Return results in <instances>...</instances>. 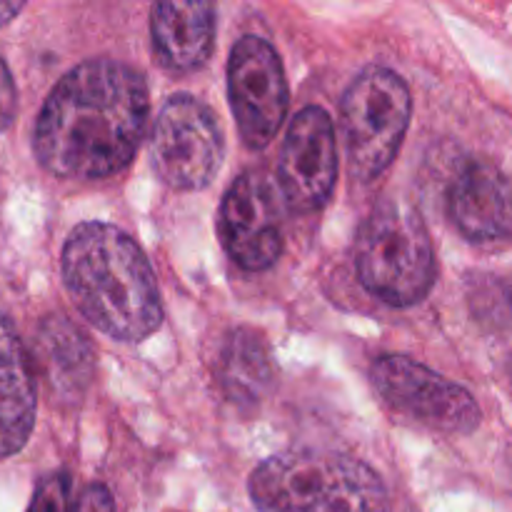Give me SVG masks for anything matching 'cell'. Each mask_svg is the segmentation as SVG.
Wrapping results in <instances>:
<instances>
[{"mask_svg": "<svg viewBox=\"0 0 512 512\" xmlns=\"http://www.w3.org/2000/svg\"><path fill=\"white\" fill-rule=\"evenodd\" d=\"M148 118V85L138 70L108 58L85 60L45 100L35 158L58 178H110L138 153Z\"/></svg>", "mask_w": 512, "mask_h": 512, "instance_id": "1", "label": "cell"}, {"mask_svg": "<svg viewBox=\"0 0 512 512\" xmlns=\"http://www.w3.org/2000/svg\"><path fill=\"white\" fill-rule=\"evenodd\" d=\"M60 268L75 308L108 338L140 343L163 323L158 278L125 230L98 220L78 225Z\"/></svg>", "mask_w": 512, "mask_h": 512, "instance_id": "2", "label": "cell"}, {"mask_svg": "<svg viewBox=\"0 0 512 512\" xmlns=\"http://www.w3.org/2000/svg\"><path fill=\"white\" fill-rule=\"evenodd\" d=\"M248 490L258 512H390L380 475L338 453L273 455L253 470Z\"/></svg>", "mask_w": 512, "mask_h": 512, "instance_id": "3", "label": "cell"}, {"mask_svg": "<svg viewBox=\"0 0 512 512\" xmlns=\"http://www.w3.org/2000/svg\"><path fill=\"white\" fill-rule=\"evenodd\" d=\"M355 270L360 285L385 305L410 308L428 298L438 260L418 210L398 200L375 205L358 230Z\"/></svg>", "mask_w": 512, "mask_h": 512, "instance_id": "4", "label": "cell"}, {"mask_svg": "<svg viewBox=\"0 0 512 512\" xmlns=\"http://www.w3.org/2000/svg\"><path fill=\"white\" fill-rule=\"evenodd\" d=\"M410 115V88L395 70L368 65L355 75L340 103V128L355 180L370 183L393 165L408 133Z\"/></svg>", "mask_w": 512, "mask_h": 512, "instance_id": "5", "label": "cell"}, {"mask_svg": "<svg viewBox=\"0 0 512 512\" xmlns=\"http://www.w3.org/2000/svg\"><path fill=\"white\" fill-rule=\"evenodd\" d=\"M223 155V130L213 110L188 93L168 98L150 135V158L160 180L173 190H200L215 178Z\"/></svg>", "mask_w": 512, "mask_h": 512, "instance_id": "6", "label": "cell"}, {"mask_svg": "<svg viewBox=\"0 0 512 512\" xmlns=\"http://www.w3.org/2000/svg\"><path fill=\"white\" fill-rule=\"evenodd\" d=\"M370 380L393 413L435 433L468 435L480 425L478 403L463 385L405 355L375 360Z\"/></svg>", "mask_w": 512, "mask_h": 512, "instance_id": "7", "label": "cell"}, {"mask_svg": "<svg viewBox=\"0 0 512 512\" xmlns=\"http://www.w3.org/2000/svg\"><path fill=\"white\" fill-rule=\"evenodd\" d=\"M228 93L240 138L248 148L270 145L288 115V78L283 60L268 40L245 35L228 60Z\"/></svg>", "mask_w": 512, "mask_h": 512, "instance_id": "8", "label": "cell"}, {"mask_svg": "<svg viewBox=\"0 0 512 512\" xmlns=\"http://www.w3.org/2000/svg\"><path fill=\"white\" fill-rule=\"evenodd\" d=\"M218 235L230 260L248 273L268 270L283 255L278 193L260 170L233 180L220 203Z\"/></svg>", "mask_w": 512, "mask_h": 512, "instance_id": "9", "label": "cell"}, {"mask_svg": "<svg viewBox=\"0 0 512 512\" xmlns=\"http://www.w3.org/2000/svg\"><path fill=\"white\" fill-rule=\"evenodd\" d=\"M338 178V143L330 115L318 105L300 110L285 133L278 188L293 213H315L330 200Z\"/></svg>", "mask_w": 512, "mask_h": 512, "instance_id": "10", "label": "cell"}, {"mask_svg": "<svg viewBox=\"0 0 512 512\" xmlns=\"http://www.w3.org/2000/svg\"><path fill=\"white\" fill-rule=\"evenodd\" d=\"M448 215L473 243H500L512 238V185L485 160L460 168L448 190Z\"/></svg>", "mask_w": 512, "mask_h": 512, "instance_id": "11", "label": "cell"}, {"mask_svg": "<svg viewBox=\"0 0 512 512\" xmlns=\"http://www.w3.org/2000/svg\"><path fill=\"white\" fill-rule=\"evenodd\" d=\"M35 368L60 403H78L95 375L90 338L63 315H50L35 333Z\"/></svg>", "mask_w": 512, "mask_h": 512, "instance_id": "12", "label": "cell"}, {"mask_svg": "<svg viewBox=\"0 0 512 512\" xmlns=\"http://www.w3.org/2000/svg\"><path fill=\"white\" fill-rule=\"evenodd\" d=\"M33 360L13 323L0 313V458L20 453L35 425Z\"/></svg>", "mask_w": 512, "mask_h": 512, "instance_id": "13", "label": "cell"}, {"mask_svg": "<svg viewBox=\"0 0 512 512\" xmlns=\"http://www.w3.org/2000/svg\"><path fill=\"white\" fill-rule=\"evenodd\" d=\"M215 23L210 3H155L150 10V35L158 63L170 73L198 70L213 53Z\"/></svg>", "mask_w": 512, "mask_h": 512, "instance_id": "14", "label": "cell"}, {"mask_svg": "<svg viewBox=\"0 0 512 512\" xmlns=\"http://www.w3.org/2000/svg\"><path fill=\"white\" fill-rule=\"evenodd\" d=\"M215 380L225 398L243 410H253L268 398L275 383V363L263 333L235 328L220 340Z\"/></svg>", "mask_w": 512, "mask_h": 512, "instance_id": "15", "label": "cell"}, {"mask_svg": "<svg viewBox=\"0 0 512 512\" xmlns=\"http://www.w3.org/2000/svg\"><path fill=\"white\" fill-rule=\"evenodd\" d=\"M73 483L68 473H53L38 485L28 512H75L73 508Z\"/></svg>", "mask_w": 512, "mask_h": 512, "instance_id": "16", "label": "cell"}, {"mask_svg": "<svg viewBox=\"0 0 512 512\" xmlns=\"http://www.w3.org/2000/svg\"><path fill=\"white\" fill-rule=\"evenodd\" d=\"M15 105H18V93H15L13 75H10L3 58H0V133L13 123Z\"/></svg>", "mask_w": 512, "mask_h": 512, "instance_id": "17", "label": "cell"}, {"mask_svg": "<svg viewBox=\"0 0 512 512\" xmlns=\"http://www.w3.org/2000/svg\"><path fill=\"white\" fill-rule=\"evenodd\" d=\"M75 512H115L113 495L105 485H90L75 503Z\"/></svg>", "mask_w": 512, "mask_h": 512, "instance_id": "18", "label": "cell"}, {"mask_svg": "<svg viewBox=\"0 0 512 512\" xmlns=\"http://www.w3.org/2000/svg\"><path fill=\"white\" fill-rule=\"evenodd\" d=\"M23 10V3H13V0H0V28H3L5 23H10V20L15 18V15Z\"/></svg>", "mask_w": 512, "mask_h": 512, "instance_id": "19", "label": "cell"}, {"mask_svg": "<svg viewBox=\"0 0 512 512\" xmlns=\"http://www.w3.org/2000/svg\"><path fill=\"white\" fill-rule=\"evenodd\" d=\"M510 378H512V365H510Z\"/></svg>", "mask_w": 512, "mask_h": 512, "instance_id": "20", "label": "cell"}]
</instances>
